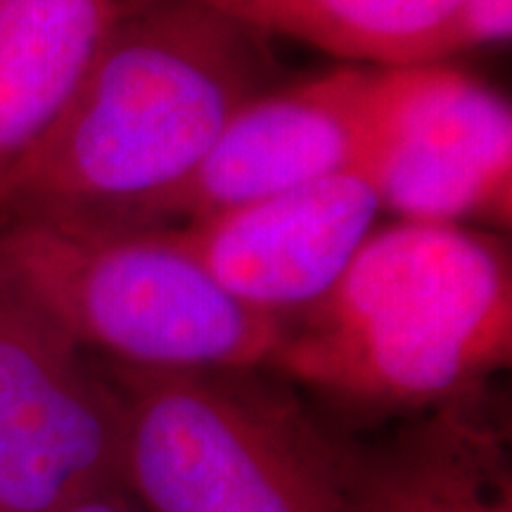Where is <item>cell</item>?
Here are the masks:
<instances>
[{"label": "cell", "instance_id": "obj_1", "mask_svg": "<svg viewBox=\"0 0 512 512\" xmlns=\"http://www.w3.org/2000/svg\"><path fill=\"white\" fill-rule=\"evenodd\" d=\"M278 69L273 38L207 0H126L3 221L107 219L169 190Z\"/></svg>", "mask_w": 512, "mask_h": 512}, {"label": "cell", "instance_id": "obj_2", "mask_svg": "<svg viewBox=\"0 0 512 512\" xmlns=\"http://www.w3.org/2000/svg\"><path fill=\"white\" fill-rule=\"evenodd\" d=\"M512 358V261L491 230L375 228L337 285L283 320L268 370L368 413L482 392Z\"/></svg>", "mask_w": 512, "mask_h": 512}, {"label": "cell", "instance_id": "obj_3", "mask_svg": "<svg viewBox=\"0 0 512 512\" xmlns=\"http://www.w3.org/2000/svg\"><path fill=\"white\" fill-rule=\"evenodd\" d=\"M105 368L124 399L119 484L143 512H344L349 446L285 377Z\"/></svg>", "mask_w": 512, "mask_h": 512}, {"label": "cell", "instance_id": "obj_4", "mask_svg": "<svg viewBox=\"0 0 512 512\" xmlns=\"http://www.w3.org/2000/svg\"><path fill=\"white\" fill-rule=\"evenodd\" d=\"M0 259L86 354L128 368H268L283 320L245 306L164 230L10 216Z\"/></svg>", "mask_w": 512, "mask_h": 512}, {"label": "cell", "instance_id": "obj_5", "mask_svg": "<svg viewBox=\"0 0 512 512\" xmlns=\"http://www.w3.org/2000/svg\"><path fill=\"white\" fill-rule=\"evenodd\" d=\"M124 399L0 259V512H62L119 484Z\"/></svg>", "mask_w": 512, "mask_h": 512}, {"label": "cell", "instance_id": "obj_6", "mask_svg": "<svg viewBox=\"0 0 512 512\" xmlns=\"http://www.w3.org/2000/svg\"><path fill=\"white\" fill-rule=\"evenodd\" d=\"M358 169L399 221L508 230L510 102L446 62L377 69Z\"/></svg>", "mask_w": 512, "mask_h": 512}, {"label": "cell", "instance_id": "obj_7", "mask_svg": "<svg viewBox=\"0 0 512 512\" xmlns=\"http://www.w3.org/2000/svg\"><path fill=\"white\" fill-rule=\"evenodd\" d=\"M377 67L347 64L249 100L183 181L105 221L181 228L358 169L368 143Z\"/></svg>", "mask_w": 512, "mask_h": 512}, {"label": "cell", "instance_id": "obj_8", "mask_svg": "<svg viewBox=\"0 0 512 512\" xmlns=\"http://www.w3.org/2000/svg\"><path fill=\"white\" fill-rule=\"evenodd\" d=\"M380 211L370 178L349 169L188 226L157 230L238 302L287 320L337 285Z\"/></svg>", "mask_w": 512, "mask_h": 512}, {"label": "cell", "instance_id": "obj_9", "mask_svg": "<svg viewBox=\"0 0 512 512\" xmlns=\"http://www.w3.org/2000/svg\"><path fill=\"white\" fill-rule=\"evenodd\" d=\"M505 441L484 389L420 411L382 444L349 448L344 512H512Z\"/></svg>", "mask_w": 512, "mask_h": 512}, {"label": "cell", "instance_id": "obj_10", "mask_svg": "<svg viewBox=\"0 0 512 512\" xmlns=\"http://www.w3.org/2000/svg\"><path fill=\"white\" fill-rule=\"evenodd\" d=\"M126 0H0V221Z\"/></svg>", "mask_w": 512, "mask_h": 512}, {"label": "cell", "instance_id": "obj_11", "mask_svg": "<svg viewBox=\"0 0 512 512\" xmlns=\"http://www.w3.org/2000/svg\"><path fill=\"white\" fill-rule=\"evenodd\" d=\"M259 29L349 64L392 69L446 62L460 0H207Z\"/></svg>", "mask_w": 512, "mask_h": 512}, {"label": "cell", "instance_id": "obj_12", "mask_svg": "<svg viewBox=\"0 0 512 512\" xmlns=\"http://www.w3.org/2000/svg\"><path fill=\"white\" fill-rule=\"evenodd\" d=\"M512 36V0H460L453 22V53L498 46Z\"/></svg>", "mask_w": 512, "mask_h": 512}, {"label": "cell", "instance_id": "obj_13", "mask_svg": "<svg viewBox=\"0 0 512 512\" xmlns=\"http://www.w3.org/2000/svg\"><path fill=\"white\" fill-rule=\"evenodd\" d=\"M62 512H143L140 505L133 501V496L128 494L124 486H107V489L95 491L91 496H83L81 501H76L64 508Z\"/></svg>", "mask_w": 512, "mask_h": 512}]
</instances>
